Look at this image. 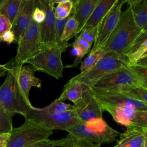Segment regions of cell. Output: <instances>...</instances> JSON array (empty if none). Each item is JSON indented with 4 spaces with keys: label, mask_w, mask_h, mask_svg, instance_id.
Returning <instances> with one entry per match:
<instances>
[{
    "label": "cell",
    "mask_w": 147,
    "mask_h": 147,
    "mask_svg": "<svg viewBox=\"0 0 147 147\" xmlns=\"http://www.w3.org/2000/svg\"><path fill=\"white\" fill-rule=\"evenodd\" d=\"M11 24L9 20L3 15L0 14V40L3 34L6 31L10 30Z\"/></svg>",
    "instance_id": "cell-35"
},
{
    "label": "cell",
    "mask_w": 147,
    "mask_h": 147,
    "mask_svg": "<svg viewBox=\"0 0 147 147\" xmlns=\"http://www.w3.org/2000/svg\"><path fill=\"white\" fill-rule=\"evenodd\" d=\"M45 16H46V14H45V11L38 6L37 1L36 6H35L32 13L33 21L38 24H40L44 21L45 18Z\"/></svg>",
    "instance_id": "cell-34"
},
{
    "label": "cell",
    "mask_w": 147,
    "mask_h": 147,
    "mask_svg": "<svg viewBox=\"0 0 147 147\" xmlns=\"http://www.w3.org/2000/svg\"><path fill=\"white\" fill-rule=\"evenodd\" d=\"M24 117L51 130L65 131L67 129L82 122L77 117L74 107L66 112L52 113L46 111L44 108H36L32 106Z\"/></svg>",
    "instance_id": "cell-6"
},
{
    "label": "cell",
    "mask_w": 147,
    "mask_h": 147,
    "mask_svg": "<svg viewBox=\"0 0 147 147\" xmlns=\"http://www.w3.org/2000/svg\"><path fill=\"white\" fill-rule=\"evenodd\" d=\"M53 130L27 118L19 127H13L7 146L26 147L36 142L49 139Z\"/></svg>",
    "instance_id": "cell-7"
},
{
    "label": "cell",
    "mask_w": 147,
    "mask_h": 147,
    "mask_svg": "<svg viewBox=\"0 0 147 147\" xmlns=\"http://www.w3.org/2000/svg\"><path fill=\"white\" fill-rule=\"evenodd\" d=\"M14 114L9 113L0 107V134L11 133L13 127L12 118Z\"/></svg>",
    "instance_id": "cell-28"
},
{
    "label": "cell",
    "mask_w": 147,
    "mask_h": 147,
    "mask_svg": "<svg viewBox=\"0 0 147 147\" xmlns=\"http://www.w3.org/2000/svg\"><path fill=\"white\" fill-rule=\"evenodd\" d=\"M6 147H8V146H6Z\"/></svg>",
    "instance_id": "cell-41"
},
{
    "label": "cell",
    "mask_w": 147,
    "mask_h": 147,
    "mask_svg": "<svg viewBox=\"0 0 147 147\" xmlns=\"http://www.w3.org/2000/svg\"><path fill=\"white\" fill-rule=\"evenodd\" d=\"M57 146L56 140H51L49 139L43 140L31 144L26 147H55Z\"/></svg>",
    "instance_id": "cell-36"
},
{
    "label": "cell",
    "mask_w": 147,
    "mask_h": 147,
    "mask_svg": "<svg viewBox=\"0 0 147 147\" xmlns=\"http://www.w3.org/2000/svg\"><path fill=\"white\" fill-rule=\"evenodd\" d=\"M1 42H5L9 44L15 42V36L13 32L10 30L5 32L1 38Z\"/></svg>",
    "instance_id": "cell-37"
},
{
    "label": "cell",
    "mask_w": 147,
    "mask_h": 147,
    "mask_svg": "<svg viewBox=\"0 0 147 147\" xmlns=\"http://www.w3.org/2000/svg\"><path fill=\"white\" fill-rule=\"evenodd\" d=\"M85 87L81 83L68 81L64 86L62 93L57 98L61 101L69 100L74 103H78L82 98Z\"/></svg>",
    "instance_id": "cell-21"
},
{
    "label": "cell",
    "mask_w": 147,
    "mask_h": 147,
    "mask_svg": "<svg viewBox=\"0 0 147 147\" xmlns=\"http://www.w3.org/2000/svg\"><path fill=\"white\" fill-rule=\"evenodd\" d=\"M70 46L71 44L63 46L44 45L41 51L26 63L33 66L37 71L44 72L59 79L63 76L64 66L61 55Z\"/></svg>",
    "instance_id": "cell-5"
},
{
    "label": "cell",
    "mask_w": 147,
    "mask_h": 147,
    "mask_svg": "<svg viewBox=\"0 0 147 147\" xmlns=\"http://www.w3.org/2000/svg\"><path fill=\"white\" fill-rule=\"evenodd\" d=\"M57 146L61 147H101L88 140L77 137L70 133L60 139L56 140Z\"/></svg>",
    "instance_id": "cell-23"
},
{
    "label": "cell",
    "mask_w": 147,
    "mask_h": 147,
    "mask_svg": "<svg viewBox=\"0 0 147 147\" xmlns=\"http://www.w3.org/2000/svg\"><path fill=\"white\" fill-rule=\"evenodd\" d=\"M72 108L73 105L69 103H65L64 102L56 99L49 105L44 107V109L49 113H61L69 111Z\"/></svg>",
    "instance_id": "cell-29"
},
{
    "label": "cell",
    "mask_w": 147,
    "mask_h": 147,
    "mask_svg": "<svg viewBox=\"0 0 147 147\" xmlns=\"http://www.w3.org/2000/svg\"><path fill=\"white\" fill-rule=\"evenodd\" d=\"M17 44V53L13 61L17 65L22 66L37 55L43 48L40 33V24L33 21Z\"/></svg>",
    "instance_id": "cell-8"
},
{
    "label": "cell",
    "mask_w": 147,
    "mask_h": 147,
    "mask_svg": "<svg viewBox=\"0 0 147 147\" xmlns=\"http://www.w3.org/2000/svg\"><path fill=\"white\" fill-rule=\"evenodd\" d=\"M137 110L134 107L126 106L107 107L103 109V111L110 113L117 123L125 126L126 129L131 127Z\"/></svg>",
    "instance_id": "cell-18"
},
{
    "label": "cell",
    "mask_w": 147,
    "mask_h": 147,
    "mask_svg": "<svg viewBox=\"0 0 147 147\" xmlns=\"http://www.w3.org/2000/svg\"><path fill=\"white\" fill-rule=\"evenodd\" d=\"M126 0H117L99 24L97 36L90 52L101 49L114 30L119 20L122 7Z\"/></svg>",
    "instance_id": "cell-11"
},
{
    "label": "cell",
    "mask_w": 147,
    "mask_h": 147,
    "mask_svg": "<svg viewBox=\"0 0 147 147\" xmlns=\"http://www.w3.org/2000/svg\"><path fill=\"white\" fill-rule=\"evenodd\" d=\"M5 1H6V0H0V7H1V6L5 2Z\"/></svg>",
    "instance_id": "cell-40"
},
{
    "label": "cell",
    "mask_w": 147,
    "mask_h": 147,
    "mask_svg": "<svg viewBox=\"0 0 147 147\" xmlns=\"http://www.w3.org/2000/svg\"><path fill=\"white\" fill-rule=\"evenodd\" d=\"M90 92L103 110L105 107L121 106H130L136 109L147 110L146 104L127 96L118 90L91 88Z\"/></svg>",
    "instance_id": "cell-10"
},
{
    "label": "cell",
    "mask_w": 147,
    "mask_h": 147,
    "mask_svg": "<svg viewBox=\"0 0 147 147\" xmlns=\"http://www.w3.org/2000/svg\"><path fill=\"white\" fill-rule=\"evenodd\" d=\"M10 61L5 65L0 64V77L3 76L6 74V73L7 72L10 67Z\"/></svg>",
    "instance_id": "cell-39"
},
{
    "label": "cell",
    "mask_w": 147,
    "mask_h": 147,
    "mask_svg": "<svg viewBox=\"0 0 147 147\" xmlns=\"http://www.w3.org/2000/svg\"><path fill=\"white\" fill-rule=\"evenodd\" d=\"M130 86L147 87V82L137 76L128 66H126L102 77L92 88L118 90Z\"/></svg>",
    "instance_id": "cell-9"
},
{
    "label": "cell",
    "mask_w": 147,
    "mask_h": 147,
    "mask_svg": "<svg viewBox=\"0 0 147 147\" xmlns=\"http://www.w3.org/2000/svg\"><path fill=\"white\" fill-rule=\"evenodd\" d=\"M78 27V23L74 17L70 14L64 26L60 41L61 42H68L73 37H77L76 32Z\"/></svg>",
    "instance_id": "cell-26"
},
{
    "label": "cell",
    "mask_w": 147,
    "mask_h": 147,
    "mask_svg": "<svg viewBox=\"0 0 147 147\" xmlns=\"http://www.w3.org/2000/svg\"><path fill=\"white\" fill-rule=\"evenodd\" d=\"M136 25L143 30H147V1L126 0Z\"/></svg>",
    "instance_id": "cell-20"
},
{
    "label": "cell",
    "mask_w": 147,
    "mask_h": 147,
    "mask_svg": "<svg viewBox=\"0 0 147 147\" xmlns=\"http://www.w3.org/2000/svg\"><path fill=\"white\" fill-rule=\"evenodd\" d=\"M131 127L147 128V110H137Z\"/></svg>",
    "instance_id": "cell-31"
},
{
    "label": "cell",
    "mask_w": 147,
    "mask_h": 147,
    "mask_svg": "<svg viewBox=\"0 0 147 147\" xmlns=\"http://www.w3.org/2000/svg\"><path fill=\"white\" fill-rule=\"evenodd\" d=\"M71 46L78 47L84 53L85 55L90 51L92 48L91 44H90L79 36H78L76 38L75 41L72 44H71Z\"/></svg>",
    "instance_id": "cell-33"
},
{
    "label": "cell",
    "mask_w": 147,
    "mask_h": 147,
    "mask_svg": "<svg viewBox=\"0 0 147 147\" xmlns=\"http://www.w3.org/2000/svg\"><path fill=\"white\" fill-rule=\"evenodd\" d=\"M10 133H5L0 134V147L7 146L10 137Z\"/></svg>",
    "instance_id": "cell-38"
},
{
    "label": "cell",
    "mask_w": 147,
    "mask_h": 147,
    "mask_svg": "<svg viewBox=\"0 0 147 147\" xmlns=\"http://www.w3.org/2000/svg\"><path fill=\"white\" fill-rule=\"evenodd\" d=\"M117 0H99L82 27L81 32L99 24Z\"/></svg>",
    "instance_id": "cell-19"
},
{
    "label": "cell",
    "mask_w": 147,
    "mask_h": 147,
    "mask_svg": "<svg viewBox=\"0 0 147 147\" xmlns=\"http://www.w3.org/2000/svg\"><path fill=\"white\" fill-rule=\"evenodd\" d=\"M24 0H6L0 7V14L6 17L11 25L16 20Z\"/></svg>",
    "instance_id": "cell-22"
},
{
    "label": "cell",
    "mask_w": 147,
    "mask_h": 147,
    "mask_svg": "<svg viewBox=\"0 0 147 147\" xmlns=\"http://www.w3.org/2000/svg\"><path fill=\"white\" fill-rule=\"evenodd\" d=\"M10 63L6 78L0 87V107L12 114L24 116L33 106L18 84V72L20 66L17 65L13 60Z\"/></svg>",
    "instance_id": "cell-1"
},
{
    "label": "cell",
    "mask_w": 147,
    "mask_h": 147,
    "mask_svg": "<svg viewBox=\"0 0 147 147\" xmlns=\"http://www.w3.org/2000/svg\"><path fill=\"white\" fill-rule=\"evenodd\" d=\"M36 69L31 65H22L19 67L18 72V81L19 86L24 94L29 98V91L32 87L40 88L42 81L35 76Z\"/></svg>",
    "instance_id": "cell-17"
},
{
    "label": "cell",
    "mask_w": 147,
    "mask_h": 147,
    "mask_svg": "<svg viewBox=\"0 0 147 147\" xmlns=\"http://www.w3.org/2000/svg\"><path fill=\"white\" fill-rule=\"evenodd\" d=\"M114 147H144V146L138 137L119 136V140Z\"/></svg>",
    "instance_id": "cell-30"
},
{
    "label": "cell",
    "mask_w": 147,
    "mask_h": 147,
    "mask_svg": "<svg viewBox=\"0 0 147 147\" xmlns=\"http://www.w3.org/2000/svg\"><path fill=\"white\" fill-rule=\"evenodd\" d=\"M78 119L82 122L97 118H102V107L94 98L90 92V88L85 87L82 99L73 105Z\"/></svg>",
    "instance_id": "cell-13"
},
{
    "label": "cell",
    "mask_w": 147,
    "mask_h": 147,
    "mask_svg": "<svg viewBox=\"0 0 147 147\" xmlns=\"http://www.w3.org/2000/svg\"><path fill=\"white\" fill-rule=\"evenodd\" d=\"M38 6L45 12V18L40 24V37L44 46L57 45L56 43L54 2L53 0H37Z\"/></svg>",
    "instance_id": "cell-12"
},
{
    "label": "cell",
    "mask_w": 147,
    "mask_h": 147,
    "mask_svg": "<svg viewBox=\"0 0 147 147\" xmlns=\"http://www.w3.org/2000/svg\"><path fill=\"white\" fill-rule=\"evenodd\" d=\"M122 55L127 59V66L133 65L147 59V30L143 31Z\"/></svg>",
    "instance_id": "cell-15"
},
{
    "label": "cell",
    "mask_w": 147,
    "mask_h": 147,
    "mask_svg": "<svg viewBox=\"0 0 147 147\" xmlns=\"http://www.w3.org/2000/svg\"><path fill=\"white\" fill-rule=\"evenodd\" d=\"M65 131L77 137L88 140L100 145L114 142L120 135L119 132L109 126L102 118L80 122Z\"/></svg>",
    "instance_id": "cell-4"
},
{
    "label": "cell",
    "mask_w": 147,
    "mask_h": 147,
    "mask_svg": "<svg viewBox=\"0 0 147 147\" xmlns=\"http://www.w3.org/2000/svg\"><path fill=\"white\" fill-rule=\"evenodd\" d=\"M57 6L54 7V16L55 19H63L67 18L73 7V0H53Z\"/></svg>",
    "instance_id": "cell-25"
},
{
    "label": "cell",
    "mask_w": 147,
    "mask_h": 147,
    "mask_svg": "<svg viewBox=\"0 0 147 147\" xmlns=\"http://www.w3.org/2000/svg\"><path fill=\"white\" fill-rule=\"evenodd\" d=\"M98 28L99 24H98L94 27L87 29L81 32L79 36L92 45L97 36Z\"/></svg>",
    "instance_id": "cell-32"
},
{
    "label": "cell",
    "mask_w": 147,
    "mask_h": 147,
    "mask_svg": "<svg viewBox=\"0 0 147 147\" xmlns=\"http://www.w3.org/2000/svg\"><path fill=\"white\" fill-rule=\"evenodd\" d=\"M143 31L136 25L128 7L122 11L117 25L101 49L105 52L122 54Z\"/></svg>",
    "instance_id": "cell-2"
},
{
    "label": "cell",
    "mask_w": 147,
    "mask_h": 147,
    "mask_svg": "<svg viewBox=\"0 0 147 147\" xmlns=\"http://www.w3.org/2000/svg\"><path fill=\"white\" fill-rule=\"evenodd\" d=\"M118 90L127 96L140 100L147 105V87L130 86Z\"/></svg>",
    "instance_id": "cell-24"
},
{
    "label": "cell",
    "mask_w": 147,
    "mask_h": 147,
    "mask_svg": "<svg viewBox=\"0 0 147 147\" xmlns=\"http://www.w3.org/2000/svg\"><path fill=\"white\" fill-rule=\"evenodd\" d=\"M99 1V0H73V7L70 14L78 23L76 32L78 36Z\"/></svg>",
    "instance_id": "cell-16"
},
{
    "label": "cell",
    "mask_w": 147,
    "mask_h": 147,
    "mask_svg": "<svg viewBox=\"0 0 147 147\" xmlns=\"http://www.w3.org/2000/svg\"><path fill=\"white\" fill-rule=\"evenodd\" d=\"M105 53L106 52L102 49H99L93 52H90L88 56L82 62L80 67V73H83L91 69L102 58Z\"/></svg>",
    "instance_id": "cell-27"
},
{
    "label": "cell",
    "mask_w": 147,
    "mask_h": 147,
    "mask_svg": "<svg viewBox=\"0 0 147 147\" xmlns=\"http://www.w3.org/2000/svg\"><path fill=\"white\" fill-rule=\"evenodd\" d=\"M127 65V60L123 55L106 52L102 58L91 69L79 74L69 81L80 83L84 87L91 88L102 77Z\"/></svg>",
    "instance_id": "cell-3"
},
{
    "label": "cell",
    "mask_w": 147,
    "mask_h": 147,
    "mask_svg": "<svg viewBox=\"0 0 147 147\" xmlns=\"http://www.w3.org/2000/svg\"><path fill=\"white\" fill-rule=\"evenodd\" d=\"M36 4V0L23 1L20 12L10 29L14 34L15 43L17 44L24 32L32 24V13Z\"/></svg>",
    "instance_id": "cell-14"
}]
</instances>
